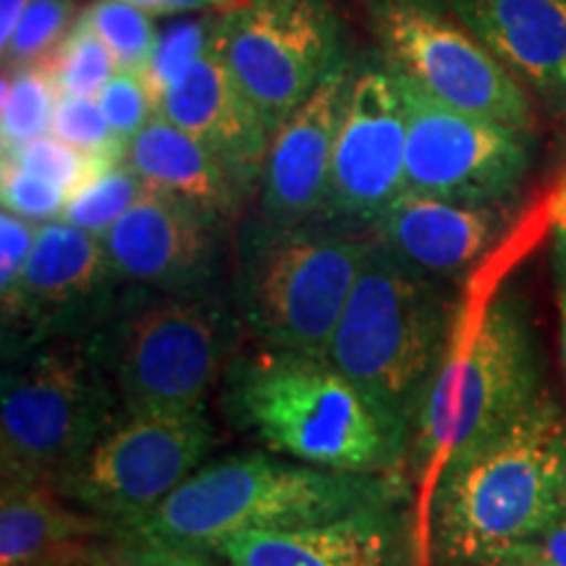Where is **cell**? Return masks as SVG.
I'll list each match as a JSON object with an SVG mask.
<instances>
[{
    "instance_id": "cell-1",
    "label": "cell",
    "mask_w": 566,
    "mask_h": 566,
    "mask_svg": "<svg viewBox=\"0 0 566 566\" xmlns=\"http://www.w3.org/2000/svg\"><path fill=\"white\" fill-rule=\"evenodd\" d=\"M566 514V415L541 394L504 428L449 459L420 535L443 566H499Z\"/></svg>"
},
{
    "instance_id": "cell-2",
    "label": "cell",
    "mask_w": 566,
    "mask_h": 566,
    "mask_svg": "<svg viewBox=\"0 0 566 566\" xmlns=\"http://www.w3.org/2000/svg\"><path fill=\"white\" fill-rule=\"evenodd\" d=\"M451 334L446 283L412 271L373 237L325 357L365 396L405 459Z\"/></svg>"
},
{
    "instance_id": "cell-3",
    "label": "cell",
    "mask_w": 566,
    "mask_h": 566,
    "mask_svg": "<svg viewBox=\"0 0 566 566\" xmlns=\"http://www.w3.org/2000/svg\"><path fill=\"white\" fill-rule=\"evenodd\" d=\"M388 475L310 467L273 454H233L205 464L163 504L118 535L216 551L229 537L336 520L354 509L401 501Z\"/></svg>"
},
{
    "instance_id": "cell-4",
    "label": "cell",
    "mask_w": 566,
    "mask_h": 566,
    "mask_svg": "<svg viewBox=\"0 0 566 566\" xmlns=\"http://www.w3.org/2000/svg\"><path fill=\"white\" fill-rule=\"evenodd\" d=\"M229 420L273 454L359 475H388L407 462L384 422L328 357L260 346L223 375Z\"/></svg>"
},
{
    "instance_id": "cell-5",
    "label": "cell",
    "mask_w": 566,
    "mask_h": 566,
    "mask_svg": "<svg viewBox=\"0 0 566 566\" xmlns=\"http://www.w3.org/2000/svg\"><path fill=\"white\" fill-rule=\"evenodd\" d=\"M242 317L216 289H124L95 328L124 415H202L237 357Z\"/></svg>"
},
{
    "instance_id": "cell-6",
    "label": "cell",
    "mask_w": 566,
    "mask_h": 566,
    "mask_svg": "<svg viewBox=\"0 0 566 566\" xmlns=\"http://www.w3.org/2000/svg\"><path fill=\"white\" fill-rule=\"evenodd\" d=\"M541 394V349L525 302L495 294L475 321L451 334L417 415L407 459L428 495L449 459L504 428Z\"/></svg>"
},
{
    "instance_id": "cell-7",
    "label": "cell",
    "mask_w": 566,
    "mask_h": 566,
    "mask_svg": "<svg viewBox=\"0 0 566 566\" xmlns=\"http://www.w3.org/2000/svg\"><path fill=\"white\" fill-rule=\"evenodd\" d=\"M122 417L95 328L11 354L0 386L3 483L55 485Z\"/></svg>"
},
{
    "instance_id": "cell-8",
    "label": "cell",
    "mask_w": 566,
    "mask_h": 566,
    "mask_svg": "<svg viewBox=\"0 0 566 566\" xmlns=\"http://www.w3.org/2000/svg\"><path fill=\"white\" fill-rule=\"evenodd\" d=\"M370 247L373 233L328 223L250 221L239 233L233 275L244 328L260 346L325 357Z\"/></svg>"
},
{
    "instance_id": "cell-9",
    "label": "cell",
    "mask_w": 566,
    "mask_h": 566,
    "mask_svg": "<svg viewBox=\"0 0 566 566\" xmlns=\"http://www.w3.org/2000/svg\"><path fill=\"white\" fill-rule=\"evenodd\" d=\"M212 48L271 134L346 59L334 0H237L218 17Z\"/></svg>"
},
{
    "instance_id": "cell-10",
    "label": "cell",
    "mask_w": 566,
    "mask_h": 566,
    "mask_svg": "<svg viewBox=\"0 0 566 566\" xmlns=\"http://www.w3.org/2000/svg\"><path fill=\"white\" fill-rule=\"evenodd\" d=\"M218 436L202 415H124L55 491L111 530L155 512L200 470Z\"/></svg>"
},
{
    "instance_id": "cell-11",
    "label": "cell",
    "mask_w": 566,
    "mask_h": 566,
    "mask_svg": "<svg viewBox=\"0 0 566 566\" xmlns=\"http://www.w3.org/2000/svg\"><path fill=\"white\" fill-rule=\"evenodd\" d=\"M380 59L451 108L533 132V103L516 76L436 6L373 3Z\"/></svg>"
},
{
    "instance_id": "cell-12",
    "label": "cell",
    "mask_w": 566,
    "mask_h": 566,
    "mask_svg": "<svg viewBox=\"0 0 566 566\" xmlns=\"http://www.w3.org/2000/svg\"><path fill=\"white\" fill-rule=\"evenodd\" d=\"M391 74L407 118L405 189L464 205H506L520 195L533 163L527 132L451 108Z\"/></svg>"
},
{
    "instance_id": "cell-13",
    "label": "cell",
    "mask_w": 566,
    "mask_h": 566,
    "mask_svg": "<svg viewBox=\"0 0 566 566\" xmlns=\"http://www.w3.org/2000/svg\"><path fill=\"white\" fill-rule=\"evenodd\" d=\"M122 292L103 237L63 218L40 223L17 302L3 313V357L45 338L97 328Z\"/></svg>"
},
{
    "instance_id": "cell-14",
    "label": "cell",
    "mask_w": 566,
    "mask_h": 566,
    "mask_svg": "<svg viewBox=\"0 0 566 566\" xmlns=\"http://www.w3.org/2000/svg\"><path fill=\"white\" fill-rule=\"evenodd\" d=\"M407 118L394 74L380 59L354 69L349 101L338 126L323 218L342 231L373 229L405 192Z\"/></svg>"
},
{
    "instance_id": "cell-15",
    "label": "cell",
    "mask_w": 566,
    "mask_h": 566,
    "mask_svg": "<svg viewBox=\"0 0 566 566\" xmlns=\"http://www.w3.org/2000/svg\"><path fill=\"white\" fill-rule=\"evenodd\" d=\"M221 221L147 187L103 233L111 271L124 289L187 294L216 289Z\"/></svg>"
},
{
    "instance_id": "cell-16",
    "label": "cell",
    "mask_w": 566,
    "mask_h": 566,
    "mask_svg": "<svg viewBox=\"0 0 566 566\" xmlns=\"http://www.w3.org/2000/svg\"><path fill=\"white\" fill-rule=\"evenodd\" d=\"M229 566H415L424 543L401 501L354 509L336 520L229 537Z\"/></svg>"
},
{
    "instance_id": "cell-17",
    "label": "cell",
    "mask_w": 566,
    "mask_h": 566,
    "mask_svg": "<svg viewBox=\"0 0 566 566\" xmlns=\"http://www.w3.org/2000/svg\"><path fill=\"white\" fill-rule=\"evenodd\" d=\"M352 80L354 63L342 59L313 95L275 129L260 176V218L275 226H304L323 218Z\"/></svg>"
},
{
    "instance_id": "cell-18",
    "label": "cell",
    "mask_w": 566,
    "mask_h": 566,
    "mask_svg": "<svg viewBox=\"0 0 566 566\" xmlns=\"http://www.w3.org/2000/svg\"><path fill=\"white\" fill-rule=\"evenodd\" d=\"M155 113L200 139L244 195L260 187L273 134L216 48L155 97Z\"/></svg>"
},
{
    "instance_id": "cell-19",
    "label": "cell",
    "mask_w": 566,
    "mask_h": 566,
    "mask_svg": "<svg viewBox=\"0 0 566 566\" xmlns=\"http://www.w3.org/2000/svg\"><path fill=\"white\" fill-rule=\"evenodd\" d=\"M506 229V205L449 202L405 189L370 233L412 271L457 281L472 271Z\"/></svg>"
},
{
    "instance_id": "cell-20",
    "label": "cell",
    "mask_w": 566,
    "mask_h": 566,
    "mask_svg": "<svg viewBox=\"0 0 566 566\" xmlns=\"http://www.w3.org/2000/svg\"><path fill=\"white\" fill-rule=\"evenodd\" d=\"M522 84L566 118V0H446Z\"/></svg>"
},
{
    "instance_id": "cell-21",
    "label": "cell",
    "mask_w": 566,
    "mask_h": 566,
    "mask_svg": "<svg viewBox=\"0 0 566 566\" xmlns=\"http://www.w3.org/2000/svg\"><path fill=\"white\" fill-rule=\"evenodd\" d=\"M126 160L147 187L195 205L223 223L244 200L242 187L229 168L200 139L155 113L126 147Z\"/></svg>"
},
{
    "instance_id": "cell-22",
    "label": "cell",
    "mask_w": 566,
    "mask_h": 566,
    "mask_svg": "<svg viewBox=\"0 0 566 566\" xmlns=\"http://www.w3.org/2000/svg\"><path fill=\"white\" fill-rule=\"evenodd\" d=\"M48 483H3L0 566H48L82 537L111 527L101 516L71 512Z\"/></svg>"
},
{
    "instance_id": "cell-23",
    "label": "cell",
    "mask_w": 566,
    "mask_h": 566,
    "mask_svg": "<svg viewBox=\"0 0 566 566\" xmlns=\"http://www.w3.org/2000/svg\"><path fill=\"white\" fill-rule=\"evenodd\" d=\"M59 101V82L45 63L11 69L3 76V153L51 132Z\"/></svg>"
},
{
    "instance_id": "cell-24",
    "label": "cell",
    "mask_w": 566,
    "mask_h": 566,
    "mask_svg": "<svg viewBox=\"0 0 566 566\" xmlns=\"http://www.w3.org/2000/svg\"><path fill=\"white\" fill-rule=\"evenodd\" d=\"M147 184L134 171L129 160H116L97 168L87 181L69 195L63 208V221L103 237L134 202L145 195Z\"/></svg>"
},
{
    "instance_id": "cell-25",
    "label": "cell",
    "mask_w": 566,
    "mask_h": 566,
    "mask_svg": "<svg viewBox=\"0 0 566 566\" xmlns=\"http://www.w3.org/2000/svg\"><path fill=\"white\" fill-rule=\"evenodd\" d=\"M80 17L105 42L118 69L145 74L158 42L150 13L124 0H95Z\"/></svg>"
},
{
    "instance_id": "cell-26",
    "label": "cell",
    "mask_w": 566,
    "mask_h": 566,
    "mask_svg": "<svg viewBox=\"0 0 566 566\" xmlns=\"http://www.w3.org/2000/svg\"><path fill=\"white\" fill-rule=\"evenodd\" d=\"M45 66L53 71L61 95H101V90L116 74L118 66L105 42L92 32V27L82 17H76L66 38Z\"/></svg>"
},
{
    "instance_id": "cell-27",
    "label": "cell",
    "mask_w": 566,
    "mask_h": 566,
    "mask_svg": "<svg viewBox=\"0 0 566 566\" xmlns=\"http://www.w3.org/2000/svg\"><path fill=\"white\" fill-rule=\"evenodd\" d=\"M76 0H32L17 32L3 48V63L11 69L45 63L74 27Z\"/></svg>"
},
{
    "instance_id": "cell-28",
    "label": "cell",
    "mask_w": 566,
    "mask_h": 566,
    "mask_svg": "<svg viewBox=\"0 0 566 566\" xmlns=\"http://www.w3.org/2000/svg\"><path fill=\"white\" fill-rule=\"evenodd\" d=\"M216 21L218 17L184 19L174 21V24H168L166 30L158 32V42H155L150 63L145 69V80L153 92V101L174 80H179L197 59H202L210 51Z\"/></svg>"
},
{
    "instance_id": "cell-29",
    "label": "cell",
    "mask_w": 566,
    "mask_h": 566,
    "mask_svg": "<svg viewBox=\"0 0 566 566\" xmlns=\"http://www.w3.org/2000/svg\"><path fill=\"white\" fill-rule=\"evenodd\" d=\"M53 134L95 160L116 163L126 158V147L111 132L108 118L95 97L61 95L55 105Z\"/></svg>"
},
{
    "instance_id": "cell-30",
    "label": "cell",
    "mask_w": 566,
    "mask_h": 566,
    "mask_svg": "<svg viewBox=\"0 0 566 566\" xmlns=\"http://www.w3.org/2000/svg\"><path fill=\"white\" fill-rule=\"evenodd\" d=\"M3 160L13 163V166L24 168V171L38 174L42 179L59 184L63 192H74L80 184L90 179L97 168L111 166V163L95 160L90 155H84L76 147H71L69 142H63L55 134H42L24 145L13 147V150L3 153Z\"/></svg>"
},
{
    "instance_id": "cell-31",
    "label": "cell",
    "mask_w": 566,
    "mask_h": 566,
    "mask_svg": "<svg viewBox=\"0 0 566 566\" xmlns=\"http://www.w3.org/2000/svg\"><path fill=\"white\" fill-rule=\"evenodd\" d=\"M97 103L108 118L111 132L124 147H129V142L155 116L153 92L147 87L145 74H139V71L118 69L101 90Z\"/></svg>"
},
{
    "instance_id": "cell-32",
    "label": "cell",
    "mask_w": 566,
    "mask_h": 566,
    "mask_svg": "<svg viewBox=\"0 0 566 566\" xmlns=\"http://www.w3.org/2000/svg\"><path fill=\"white\" fill-rule=\"evenodd\" d=\"M0 195H3V210L32 223L55 221V218L63 216L69 200V192H63L59 184L24 171V168L13 166L9 160H3Z\"/></svg>"
},
{
    "instance_id": "cell-33",
    "label": "cell",
    "mask_w": 566,
    "mask_h": 566,
    "mask_svg": "<svg viewBox=\"0 0 566 566\" xmlns=\"http://www.w3.org/2000/svg\"><path fill=\"white\" fill-rule=\"evenodd\" d=\"M38 226L9 210L0 212V307L3 313L17 302L21 275H24L34 237H38Z\"/></svg>"
},
{
    "instance_id": "cell-34",
    "label": "cell",
    "mask_w": 566,
    "mask_h": 566,
    "mask_svg": "<svg viewBox=\"0 0 566 566\" xmlns=\"http://www.w3.org/2000/svg\"><path fill=\"white\" fill-rule=\"evenodd\" d=\"M118 537L124 541L118 566H229L218 551L171 546V543L142 541V537L132 535Z\"/></svg>"
},
{
    "instance_id": "cell-35",
    "label": "cell",
    "mask_w": 566,
    "mask_h": 566,
    "mask_svg": "<svg viewBox=\"0 0 566 566\" xmlns=\"http://www.w3.org/2000/svg\"><path fill=\"white\" fill-rule=\"evenodd\" d=\"M548 221H551V260H554L556 281L566 289V166L558 176L554 195L548 202Z\"/></svg>"
},
{
    "instance_id": "cell-36",
    "label": "cell",
    "mask_w": 566,
    "mask_h": 566,
    "mask_svg": "<svg viewBox=\"0 0 566 566\" xmlns=\"http://www.w3.org/2000/svg\"><path fill=\"white\" fill-rule=\"evenodd\" d=\"M520 551H527L530 556H535L537 562L546 566H566V514L562 520H556L537 541L527 543Z\"/></svg>"
},
{
    "instance_id": "cell-37",
    "label": "cell",
    "mask_w": 566,
    "mask_h": 566,
    "mask_svg": "<svg viewBox=\"0 0 566 566\" xmlns=\"http://www.w3.org/2000/svg\"><path fill=\"white\" fill-rule=\"evenodd\" d=\"M32 0H0V51L9 48V42L17 32L21 17L30 9Z\"/></svg>"
},
{
    "instance_id": "cell-38",
    "label": "cell",
    "mask_w": 566,
    "mask_h": 566,
    "mask_svg": "<svg viewBox=\"0 0 566 566\" xmlns=\"http://www.w3.org/2000/svg\"><path fill=\"white\" fill-rule=\"evenodd\" d=\"M208 6H216V0H166V9L163 17H174V13H189V11H202Z\"/></svg>"
},
{
    "instance_id": "cell-39",
    "label": "cell",
    "mask_w": 566,
    "mask_h": 566,
    "mask_svg": "<svg viewBox=\"0 0 566 566\" xmlns=\"http://www.w3.org/2000/svg\"><path fill=\"white\" fill-rule=\"evenodd\" d=\"M499 566H546V564L537 562V558L530 556L527 551H514V554L509 556L504 564H499Z\"/></svg>"
},
{
    "instance_id": "cell-40",
    "label": "cell",
    "mask_w": 566,
    "mask_h": 566,
    "mask_svg": "<svg viewBox=\"0 0 566 566\" xmlns=\"http://www.w3.org/2000/svg\"><path fill=\"white\" fill-rule=\"evenodd\" d=\"M124 3L137 6V9L147 11L150 17H163V9H166V0H124Z\"/></svg>"
},
{
    "instance_id": "cell-41",
    "label": "cell",
    "mask_w": 566,
    "mask_h": 566,
    "mask_svg": "<svg viewBox=\"0 0 566 566\" xmlns=\"http://www.w3.org/2000/svg\"><path fill=\"white\" fill-rule=\"evenodd\" d=\"M367 3H391V6H436L441 9L446 0H367Z\"/></svg>"
},
{
    "instance_id": "cell-42",
    "label": "cell",
    "mask_w": 566,
    "mask_h": 566,
    "mask_svg": "<svg viewBox=\"0 0 566 566\" xmlns=\"http://www.w3.org/2000/svg\"><path fill=\"white\" fill-rule=\"evenodd\" d=\"M558 307H562V354H564V370H566V289L562 292V300H558Z\"/></svg>"
},
{
    "instance_id": "cell-43",
    "label": "cell",
    "mask_w": 566,
    "mask_h": 566,
    "mask_svg": "<svg viewBox=\"0 0 566 566\" xmlns=\"http://www.w3.org/2000/svg\"><path fill=\"white\" fill-rule=\"evenodd\" d=\"M237 0H216V6H233Z\"/></svg>"
},
{
    "instance_id": "cell-44",
    "label": "cell",
    "mask_w": 566,
    "mask_h": 566,
    "mask_svg": "<svg viewBox=\"0 0 566 566\" xmlns=\"http://www.w3.org/2000/svg\"><path fill=\"white\" fill-rule=\"evenodd\" d=\"M63 566H108V564H63Z\"/></svg>"
}]
</instances>
